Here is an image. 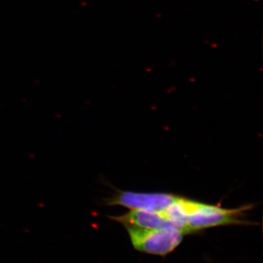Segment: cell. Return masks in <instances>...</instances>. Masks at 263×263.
<instances>
[{
	"mask_svg": "<svg viewBox=\"0 0 263 263\" xmlns=\"http://www.w3.org/2000/svg\"><path fill=\"white\" fill-rule=\"evenodd\" d=\"M134 248L145 253L164 256L182 241L183 233L176 230L127 228Z\"/></svg>",
	"mask_w": 263,
	"mask_h": 263,
	"instance_id": "obj_2",
	"label": "cell"
},
{
	"mask_svg": "<svg viewBox=\"0 0 263 263\" xmlns=\"http://www.w3.org/2000/svg\"><path fill=\"white\" fill-rule=\"evenodd\" d=\"M110 219L119 221L127 229H165L180 231L179 228L164 216L162 213L132 210L124 215L110 216Z\"/></svg>",
	"mask_w": 263,
	"mask_h": 263,
	"instance_id": "obj_4",
	"label": "cell"
},
{
	"mask_svg": "<svg viewBox=\"0 0 263 263\" xmlns=\"http://www.w3.org/2000/svg\"><path fill=\"white\" fill-rule=\"evenodd\" d=\"M186 233L212 227L239 224L241 209H226L180 197L177 202Z\"/></svg>",
	"mask_w": 263,
	"mask_h": 263,
	"instance_id": "obj_1",
	"label": "cell"
},
{
	"mask_svg": "<svg viewBox=\"0 0 263 263\" xmlns=\"http://www.w3.org/2000/svg\"><path fill=\"white\" fill-rule=\"evenodd\" d=\"M179 197L170 194L138 193L121 192L104 200L105 205H122L131 210L162 213L177 201Z\"/></svg>",
	"mask_w": 263,
	"mask_h": 263,
	"instance_id": "obj_3",
	"label": "cell"
}]
</instances>
